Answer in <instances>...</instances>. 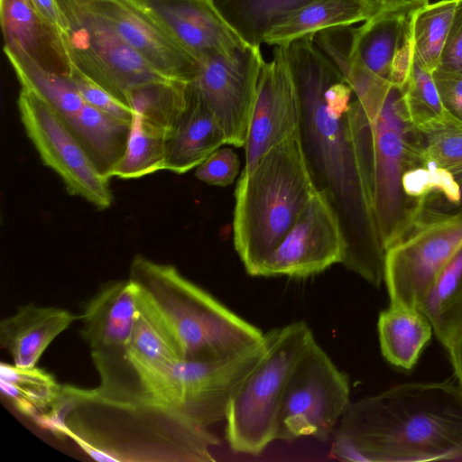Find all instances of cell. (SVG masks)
<instances>
[{"label": "cell", "instance_id": "6da1fadb", "mask_svg": "<svg viewBox=\"0 0 462 462\" xmlns=\"http://www.w3.org/2000/svg\"><path fill=\"white\" fill-rule=\"evenodd\" d=\"M314 37L288 45L300 101L303 152L317 190L338 216L346 243L341 263L379 288L385 250L351 135L354 93Z\"/></svg>", "mask_w": 462, "mask_h": 462}, {"label": "cell", "instance_id": "7a4b0ae2", "mask_svg": "<svg viewBox=\"0 0 462 462\" xmlns=\"http://www.w3.org/2000/svg\"><path fill=\"white\" fill-rule=\"evenodd\" d=\"M331 453L346 461L462 458V385L453 374L440 382L394 385L350 403Z\"/></svg>", "mask_w": 462, "mask_h": 462}, {"label": "cell", "instance_id": "3957f363", "mask_svg": "<svg viewBox=\"0 0 462 462\" xmlns=\"http://www.w3.org/2000/svg\"><path fill=\"white\" fill-rule=\"evenodd\" d=\"M348 120L386 250L411 225L420 205L403 188L404 174L423 164L420 135L408 116L404 87L392 83L383 96L365 103L354 96Z\"/></svg>", "mask_w": 462, "mask_h": 462}, {"label": "cell", "instance_id": "277c9868", "mask_svg": "<svg viewBox=\"0 0 462 462\" xmlns=\"http://www.w3.org/2000/svg\"><path fill=\"white\" fill-rule=\"evenodd\" d=\"M316 191L300 131L265 153L247 177L239 178L233 241L250 275L257 276Z\"/></svg>", "mask_w": 462, "mask_h": 462}, {"label": "cell", "instance_id": "5b68a950", "mask_svg": "<svg viewBox=\"0 0 462 462\" xmlns=\"http://www.w3.org/2000/svg\"><path fill=\"white\" fill-rule=\"evenodd\" d=\"M173 337L183 360L234 355L263 340L264 333L231 311L172 265L135 255L128 278Z\"/></svg>", "mask_w": 462, "mask_h": 462}, {"label": "cell", "instance_id": "8992f818", "mask_svg": "<svg viewBox=\"0 0 462 462\" xmlns=\"http://www.w3.org/2000/svg\"><path fill=\"white\" fill-rule=\"evenodd\" d=\"M266 351L229 402L226 437L239 453L258 455L276 439L281 403L295 365L315 339L304 321L264 333Z\"/></svg>", "mask_w": 462, "mask_h": 462}, {"label": "cell", "instance_id": "52a82bcc", "mask_svg": "<svg viewBox=\"0 0 462 462\" xmlns=\"http://www.w3.org/2000/svg\"><path fill=\"white\" fill-rule=\"evenodd\" d=\"M266 351L265 338L257 345L221 358L180 360L137 378L143 397L202 427L225 420L233 395Z\"/></svg>", "mask_w": 462, "mask_h": 462}, {"label": "cell", "instance_id": "ba28073f", "mask_svg": "<svg viewBox=\"0 0 462 462\" xmlns=\"http://www.w3.org/2000/svg\"><path fill=\"white\" fill-rule=\"evenodd\" d=\"M462 245V209L420 206L386 250L383 282L390 304L420 310L439 273Z\"/></svg>", "mask_w": 462, "mask_h": 462}, {"label": "cell", "instance_id": "9c48e42d", "mask_svg": "<svg viewBox=\"0 0 462 462\" xmlns=\"http://www.w3.org/2000/svg\"><path fill=\"white\" fill-rule=\"evenodd\" d=\"M58 1L69 23L65 42L73 66L115 97L126 104L129 88L171 79L122 39L93 0Z\"/></svg>", "mask_w": 462, "mask_h": 462}, {"label": "cell", "instance_id": "30bf717a", "mask_svg": "<svg viewBox=\"0 0 462 462\" xmlns=\"http://www.w3.org/2000/svg\"><path fill=\"white\" fill-rule=\"evenodd\" d=\"M349 381L314 339L298 360L280 407L276 439L326 441L349 402Z\"/></svg>", "mask_w": 462, "mask_h": 462}, {"label": "cell", "instance_id": "8fae6325", "mask_svg": "<svg viewBox=\"0 0 462 462\" xmlns=\"http://www.w3.org/2000/svg\"><path fill=\"white\" fill-rule=\"evenodd\" d=\"M20 118L42 162L54 171L67 191L97 209L113 200L109 179L95 168L86 152L52 107L33 90L22 87L17 99Z\"/></svg>", "mask_w": 462, "mask_h": 462}, {"label": "cell", "instance_id": "7c38bea8", "mask_svg": "<svg viewBox=\"0 0 462 462\" xmlns=\"http://www.w3.org/2000/svg\"><path fill=\"white\" fill-rule=\"evenodd\" d=\"M263 61L260 45L251 43L230 54H215L202 60L189 82L216 116L226 144H245Z\"/></svg>", "mask_w": 462, "mask_h": 462}, {"label": "cell", "instance_id": "4fadbf2b", "mask_svg": "<svg viewBox=\"0 0 462 462\" xmlns=\"http://www.w3.org/2000/svg\"><path fill=\"white\" fill-rule=\"evenodd\" d=\"M345 251L338 216L326 196L317 190L262 263L257 276L313 275L341 263Z\"/></svg>", "mask_w": 462, "mask_h": 462}, {"label": "cell", "instance_id": "5bb4252c", "mask_svg": "<svg viewBox=\"0 0 462 462\" xmlns=\"http://www.w3.org/2000/svg\"><path fill=\"white\" fill-rule=\"evenodd\" d=\"M300 101L289 59L288 45L274 46L258 78L239 178L247 177L271 149L300 131Z\"/></svg>", "mask_w": 462, "mask_h": 462}, {"label": "cell", "instance_id": "9a60e30c", "mask_svg": "<svg viewBox=\"0 0 462 462\" xmlns=\"http://www.w3.org/2000/svg\"><path fill=\"white\" fill-rule=\"evenodd\" d=\"M199 63L252 42L217 8L214 0H134Z\"/></svg>", "mask_w": 462, "mask_h": 462}, {"label": "cell", "instance_id": "2e32d148", "mask_svg": "<svg viewBox=\"0 0 462 462\" xmlns=\"http://www.w3.org/2000/svg\"><path fill=\"white\" fill-rule=\"evenodd\" d=\"M116 32L154 69L168 79L190 82L198 60L134 0H93Z\"/></svg>", "mask_w": 462, "mask_h": 462}, {"label": "cell", "instance_id": "e0dca14e", "mask_svg": "<svg viewBox=\"0 0 462 462\" xmlns=\"http://www.w3.org/2000/svg\"><path fill=\"white\" fill-rule=\"evenodd\" d=\"M5 53L51 73L69 78L73 63L64 37L32 0H0Z\"/></svg>", "mask_w": 462, "mask_h": 462}, {"label": "cell", "instance_id": "ac0fdd59", "mask_svg": "<svg viewBox=\"0 0 462 462\" xmlns=\"http://www.w3.org/2000/svg\"><path fill=\"white\" fill-rule=\"evenodd\" d=\"M411 14H381L351 30L348 57L378 77L403 88L412 56Z\"/></svg>", "mask_w": 462, "mask_h": 462}, {"label": "cell", "instance_id": "d6986e66", "mask_svg": "<svg viewBox=\"0 0 462 462\" xmlns=\"http://www.w3.org/2000/svg\"><path fill=\"white\" fill-rule=\"evenodd\" d=\"M138 313L135 285L129 280L109 282L88 301L79 319L81 337L91 353L123 351Z\"/></svg>", "mask_w": 462, "mask_h": 462}, {"label": "cell", "instance_id": "ffe728a7", "mask_svg": "<svg viewBox=\"0 0 462 462\" xmlns=\"http://www.w3.org/2000/svg\"><path fill=\"white\" fill-rule=\"evenodd\" d=\"M79 318L56 307L20 306L1 320L0 345L9 352L14 365L34 367L52 340Z\"/></svg>", "mask_w": 462, "mask_h": 462}, {"label": "cell", "instance_id": "44dd1931", "mask_svg": "<svg viewBox=\"0 0 462 462\" xmlns=\"http://www.w3.org/2000/svg\"><path fill=\"white\" fill-rule=\"evenodd\" d=\"M226 144L216 116L189 82L186 108L167 143L165 171L183 174Z\"/></svg>", "mask_w": 462, "mask_h": 462}, {"label": "cell", "instance_id": "7402d4cb", "mask_svg": "<svg viewBox=\"0 0 462 462\" xmlns=\"http://www.w3.org/2000/svg\"><path fill=\"white\" fill-rule=\"evenodd\" d=\"M131 122L111 116L86 103L65 125L97 171L110 179L125 152Z\"/></svg>", "mask_w": 462, "mask_h": 462}, {"label": "cell", "instance_id": "603a6c76", "mask_svg": "<svg viewBox=\"0 0 462 462\" xmlns=\"http://www.w3.org/2000/svg\"><path fill=\"white\" fill-rule=\"evenodd\" d=\"M367 20L360 0H313L270 28L263 36L266 44L280 46L319 32L349 27Z\"/></svg>", "mask_w": 462, "mask_h": 462}, {"label": "cell", "instance_id": "cb8c5ba5", "mask_svg": "<svg viewBox=\"0 0 462 462\" xmlns=\"http://www.w3.org/2000/svg\"><path fill=\"white\" fill-rule=\"evenodd\" d=\"M377 330L383 357L404 370L413 368L433 334L420 310L395 304L379 313Z\"/></svg>", "mask_w": 462, "mask_h": 462}, {"label": "cell", "instance_id": "d4e9b609", "mask_svg": "<svg viewBox=\"0 0 462 462\" xmlns=\"http://www.w3.org/2000/svg\"><path fill=\"white\" fill-rule=\"evenodd\" d=\"M134 327L122 357L137 374L158 372L182 359L171 332L154 310L139 294Z\"/></svg>", "mask_w": 462, "mask_h": 462}, {"label": "cell", "instance_id": "484cf974", "mask_svg": "<svg viewBox=\"0 0 462 462\" xmlns=\"http://www.w3.org/2000/svg\"><path fill=\"white\" fill-rule=\"evenodd\" d=\"M420 310L447 351L462 337V245L438 275Z\"/></svg>", "mask_w": 462, "mask_h": 462}, {"label": "cell", "instance_id": "4316f807", "mask_svg": "<svg viewBox=\"0 0 462 462\" xmlns=\"http://www.w3.org/2000/svg\"><path fill=\"white\" fill-rule=\"evenodd\" d=\"M0 387L15 409L37 421L58 401L62 385L43 369L19 367L2 362Z\"/></svg>", "mask_w": 462, "mask_h": 462}, {"label": "cell", "instance_id": "83f0119b", "mask_svg": "<svg viewBox=\"0 0 462 462\" xmlns=\"http://www.w3.org/2000/svg\"><path fill=\"white\" fill-rule=\"evenodd\" d=\"M189 82L180 79L151 81L129 88L126 105L147 124L170 136L188 102Z\"/></svg>", "mask_w": 462, "mask_h": 462}, {"label": "cell", "instance_id": "f1b7e54d", "mask_svg": "<svg viewBox=\"0 0 462 462\" xmlns=\"http://www.w3.org/2000/svg\"><path fill=\"white\" fill-rule=\"evenodd\" d=\"M169 138L170 134L133 112L125 152L110 177L133 180L165 170Z\"/></svg>", "mask_w": 462, "mask_h": 462}, {"label": "cell", "instance_id": "f546056e", "mask_svg": "<svg viewBox=\"0 0 462 462\" xmlns=\"http://www.w3.org/2000/svg\"><path fill=\"white\" fill-rule=\"evenodd\" d=\"M457 0H440L411 13L410 29L414 54L421 64L434 71L451 25Z\"/></svg>", "mask_w": 462, "mask_h": 462}, {"label": "cell", "instance_id": "4dcf8cb0", "mask_svg": "<svg viewBox=\"0 0 462 462\" xmlns=\"http://www.w3.org/2000/svg\"><path fill=\"white\" fill-rule=\"evenodd\" d=\"M5 55L15 71L21 87L36 92L52 107L64 124L86 104L69 78L56 75L32 64L18 60L11 54L5 53Z\"/></svg>", "mask_w": 462, "mask_h": 462}, {"label": "cell", "instance_id": "1f68e13d", "mask_svg": "<svg viewBox=\"0 0 462 462\" xmlns=\"http://www.w3.org/2000/svg\"><path fill=\"white\" fill-rule=\"evenodd\" d=\"M404 101L408 116L418 130L443 120L448 115L440 99L433 72L421 64L413 50L409 76L404 86Z\"/></svg>", "mask_w": 462, "mask_h": 462}, {"label": "cell", "instance_id": "d6a6232c", "mask_svg": "<svg viewBox=\"0 0 462 462\" xmlns=\"http://www.w3.org/2000/svg\"><path fill=\"white\" fill-rule=\"evenodd\" d=\"M418 131L423 163L444 170L454 179L462 177V123L448 113L443 120Z\"/></svg>", "mask_w": 462, "mask_h": 462}, {"label": "cell", "instance_id": "836d02e7", "mask_svg": "<svg viewBox=\"0 0 462 462\" xmlns=\"http://www.w3.org/2000/svg\"><path fill=\"white\" fill-rule=\"evenodd\" d=\"M313 0H239L241 14L254 35L253 43L260 44L263 34L273 26Z\"/></svg>", "mask_w": 462, "mask_h": 462}, {"label": "cell", "instance_id": "e575fe53", "mask_svg": "<svg viewBox=\"0 0 462 462\" xmlns=\"http://www.w3.org/2000/svg\"><path fill=\"white\" fill-rule=\"evenodd\" d=\"M69 80L86 103L116 118L132 121L133 110L130 106L91 80L75 66Z\"/></svg>", "mask_w": 462, "mask_h": 462}, {"label": "cell", "instance_id": "d590c367", "mask_svg": "<svg viewBox=\"0 0 462 462\" xmlns=\"http://www.w3.org/2000/svg\"><path fill=\"white\" fill-rule=\"evenodd\" d=\"M240 161L231 148H218L196 168V177L209 185L226 187L236 180Z\"/></svg>", "mask_w": 462, "mask_h": 462}, {"label": "cell", "instance_id": "8d00e7d4", "mask_svg": "<svg viewBox=\"0 0 462 462\" xmlns=\"http://www.w3.org/2000/svg\"><path fill=\"white\" fill-rule=\"evenodd\" d=\"M435 70L462 77V0L457 1L451 25Z\"/></svg>", "mask_w": 462, "mask_h": 462}, {"label": "cell", "instance_id": "74e56055", "mask_svg": "<svg viewBox=\"0 0 462 462\" xmlns=\"http://www.w3.org/2000/svg\"><path fill=\"white\" fill-rule=\"evenodd\" d=\"M433 78L445 109L462 123V77L434 70Z\"/></svg>", "mask_w": 462, "mask_h": 462}, {"label": "cell", "instance_id": "f35d334b", "mask_svg": "<svg viewBox=\"0 0 462 462\" xmlns=\"http://www.w3.org/2000/svg\"><path fill=\"white\" fill-rule=\"evenodd\" d=\"M367 20L384 14H411L429 4V0H360Z\"/></svg>", "mask_w": 462, "mask_h": 462}, {"label": "cell", "instance_id": "ab89813d", "mask_svg": "<svg viewBox=\"0 0 462 462\" xmlns=\"http://www.w3.org/2000/svg\"><path fill=\"white\" fill-rule=\"evenodd\" d=\"M39 13L64 37L69 23L58 0H32Z\"/></svg>", "mask_w": 462, "mask_h": 462}, {"label": "cell", "instance_id": "60d3db41", "mask_svg": "<svg viewBox=\"0 0 462 462\" xmlns=\"http://www.w3.org/2000/svg\"><path fill=\"white\" fill-rule=\"evenodd\" d=\"M453 374L462 385V337L448 350Z\"/></svg>", "mask_w": 462, "mask_h": 462}, {"label": "cell", "instance_id": "b9f144b4", "mask_svg": "<svg viewBox=\"0 0 462 462\" xmlns=\"http://www.w3.org/2000/svg\"><path fill=\"white\" fill-rule=\"evenodd\" d=\"M456 182H457V201L455 205H443V204H439L437 205V207L439 208V209H443V210H446V209H462V177L458 178V179H455Z\"/></svg>", "mask_w": 462, "mask_h": 462}]
</instances>
